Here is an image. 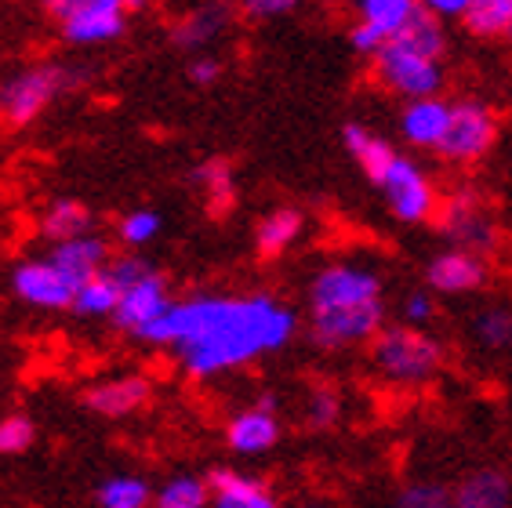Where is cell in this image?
Returning a JSON list of instances; mask_svg holds the SVG:
<instances>
[{
  "label": "cell",
  "instance_id": "obj_1",
  "mask_svg": "<svg viewBox=\"0 0 512 508\" xmlns=\"http://www.w3.org/2000/svg\"><path fill=\"white\" fill-rule=\"evenodd\" d=\"M298 334V313L273 294H193L149 327L146 345L175 352L193 381H211L280 352Z\"/></svg>",
  "mask_w": 512,
  "mask_h": 508
},
{
  "label": "cell",
  "instance_id": "obj_2",
  "mask_svg": "<svg viewBox=\"0 0 512 508\" xmlns=\"http://www.w3.org/2000/svg\"><path fill=\"white\" fill-rule=\"evenodd\" d=\"M309 338L327 352L375 342L385 327L382 276L371 265L331 262L309 280Z\"/></svg>",
  "mask_w": 512,
  "mask_h": 508
},
{
  "label": "cell",
  "instance_id": "obj_3",
  "mask_svg": "<svg viewBox=\"0 0 512 508\" xmlns=\"http://www.w3.org/2000/svg\"><path fill=\"white\" fill-rule=\"evenodd\" d=\"M80 69L66 62H33V66L0 80V120L8 127H26L44 113L59 95L80 84Z\"/></svg>",
  "mask_w": 512,
  "mask_h": 508
},
{
  "label": "cell",
  "instance_id": "obj_4",
  "mask_svg": "<svg viewBox=\"0 0 512 508\" xmlns=\"http://www.w3.org/2000/svg\"><path fill=\"white\" fill-rule=\"evenodd\" d=\"M371 360L382 378L400 385H422L444 367V345L429 331L393 323V327H382V334L371 342Z\"/></svg>",
  "mask_w": 512,
  "mask_h": 508
},
{
  "label": "cell",
  "instance_id": "obj_5",
  "mask_svg": "<svg viewBox=\"0 0 512 508\" xmlns=\"http://www.w3.org/2000/svg\"><path fill=\"white\" fill-rule=\"evenodd\" d=\"M436 225L458 251H473L483 258L498 247V222H494L491 207L483 204V196L473 189H458L447 200H440Z\"/></svg>",
  "mask_w": 512,
  "mask_h": 508
},
{
  "label": "cell",
  "instance_id": "obj_6",
  "mask_svg": "<svg viewBox=\"0 0 512 508\" xmlns=\"http://www.w3.org/2000/svg\"><path fill=\"white\" fill-rule=\"evenodd\" d=\"M375 80L385 91L418 102V98H436L444 88V59H425V55H407V51L385 44L371 59Z\"/></svg>",
  "mask_w": 512,
  "mask_h": 508
},
{
  "label": "cell",
  "instance_id": "obj_7",
  "mask_svg": "<svg viewBox=\"0 0 512 508\" xmlns=\"http://www.w3.org/2000/svg\"><path fill=\"white\" fill-rule=\"evenodd\" d=\"M375 186L382 189L385 204H389V211L400 222H411V225L429 222L440 211L436 186L429 182V175H425L422 167L414 164L411 157H404V153H396V160L389 164V171L378 178Z\"/></svg>",
  "mask_w": 512,
  "mask_h": 508
},
{
  "label": "cell",
  "instance_id": "obj_8",
  "mask_svg": "<svg viewBox=\"0 0 512 508\" xmlns=\"http://www.w3.org/2000/svg\"><path fill=\"white\" fill-rule=\"evenodd\" d=\"M498 142V117H494L491 106H483L476 98H462L454 102V117L451 131L440 142V157L451 160V164H476L494 149Z\"/></svg>",
  "mask_w": 512,
  "mask_h": 508
},
{
  "label": "cell",
  "instance_id": "obj_9",
  "mask_svg": "<svg viewBox=\"0 0 512 508\" xmlns=\"http://www.w3.org/2000/svg\"><path fill=\"white\" fill-rule=\"evenodd\" d=\"M128 15L124 0H77L55 26L69 48H102L128 30Z\"/></svg>",
  "mask_w": 512,
  "mask_h": 508
},
{
  "label": "cell",
  "instance_id": "obj_10",
  "mask_svg": "<svg viewBox=\"0 0 512 508\" xmlns=\"http://www.w3.org/2000/svg\"><path fill=\"white\" fill-rule=\"evenodd\" d=\"M11 291L19 302H26L30 309H44V313L73 309V298H77V287L69 284L66 273L51 262L48 254L44 258H22L11 269Z\"/></svg>",
  "mask_w": 512,
  "mask_h": 508
},
{
  "label": "cell",
  "instance_id": "obj_11",
  "mask_svg": "<svg viewBox=\"0 0 512 508\" xmlns=\"http://www.w3.org/2000/svg\"><path fill=\"white\" fill-rule=\"evenodd\" d=\"M171 305H175V298H171V287H168V280H164V273H160V269H149L142 280L124 287L113 323H117L124 334H131V338L142 342L149 327H157V323L171 313Z\"/></svg>",
  "mask_w": 512,
  "mask_h": 508
},
{
  "label": "cell",
  "instance_id": "obj_12",
  "mask_svg": "<svg viewBox=\"0 0 512 508\" xmlns=\"http://www.w3.org/2000/svg\"><path fill=\"white\" fill-rule=\"evenodd\" d=\"M237 19V4L229 0H197L171 22V44L186 55H207L215 40L226 37V30Z\"/></svg>",
  "mask_w": 512,
  "mask_h": 508
},
{
  "label": "cell",
  "instance_id": "obj_13",
  "mask_svg": "<svg viewBox=\"0 0 512 508\" xmlns=\"http://www.w3.org/2000/svg\"><path fill=\"white\" fill-rule=\"evenodd\" d=\"M280 440V418H276V400L273 396H262L258 403L237 411L226 425V443L233 454H244V458H255V454H266Z\"/></svg>",
  "mask_w": 512,
  "mask_h": 508
},
{
  "label": "cell",
  "instance_id": "obj_14",
  "mask_svg": "<svg viewBox=\"0 0 512 508\" xmlns=\"http://www.w3.org/2000/svg\"><path fill=\"white\" fill-rule=\"evenodd\" d=\"M425 284L436 294H469L487 284V262L473 251H440L425 265Z\"/></svg>",
  "mask_w": 512,
  "mask_h": 508
},
{
  "label": "cell",
  "instance_id": "obj_15",
  "mask_svg": "<svg viewBox=\"0 0 512 508\" xmlns=\"http://www.w3.org/2000/svg\"><path fill=\"white\" fill-rule=\"evenodd\" d=\"M454 117V102L447 98H418V102H407L404 113H400V135L418 149H440V142L451 131Z\"/></svg>",
  "mask_w": 512,
  "mask_h": 508
},
{
  "label": "cell",
  "instance_id": "obj_16",
  "mask_svg": "<svg viewBox=\"0 0 512 508\" xmlns=\"http://www.w3.org/2000/svg\"><path fill=\"white\" fill-rule=\"evenodd\" d=\"M48 258L66 273V280L73 287H84L91 276L106 273V265L113 262L106 236H99V233H88V236H77V240H66V244H55L48 251Z\"/></svg>",
  "mask_w": 512,
  "mask_h": 508
},
{
  "label": "cell",
  "instance_id": "obj_17",
  "mask_svg": "<svg viewBox=\"0 0 512 508\" xmlns=\"http://www.w3.org/2000/svg\"><path fill=\"white\" fill-rule=\"evenodd\" d=\"M149 400V381L142 374H117L84 392V407L99 418H128Z\"/></svg>",
  "mask_w": 512,
  "mask_h": 508
},
{
  "label": "cell",
  "instance_id": "obj_18",
  "mask_svg": "<svg viewBox=\"0 0 512 508\" xmlns=\"http://www.w3.org/2000/svg\"><path fill=\"white\" fill-rule=\"evenodd\" d=\"M207 483H211V508H280L273 490L247 472L215 469Z\"/></svg>",
  "mask_w": 512,
  "mask_h": 508
},
{
  "label": "cell",
  "instance_id": "obj_19",
  "mask_svg": "<svg viewBox=\"0 0 512 508\" xmlns=\"http://www.w3.org/2000/svg\"><path fill=\"white\" fill-rule=\"evenodd\" d=\"M37 229L55 247V244H66V240H77V236L95 233V215H91V207L84 200H77V196H59V200H51L40 211Z\"/></svg>",
  "mask_w": 512,
  "mask_h": 508
},
{
  "label": "cell",
  "instance_id": "obj_20",
  "mask_svg": "<svg viewBox=\"0 0 512 508\" xmlns=\"http://www.w3.org/2000/svg\"><path fill=\"white\" fill-rule=\"evenodd\" d=\"M454 508H512V479L502 469H476L454 487Z\"/></svg>",
  "mask_w": 512,
  "mask_h": 508
},
{
  "label": "cell",
  "instance_id": "obj_21",
  "mask_svg": "<svg viewBox=\"0 0 512 508\" xmlns=\"http://www.w3.org/2000/svg\"><path fill=\"white\" fill-rule=\"evenodd\" d=\"M342 142H345V149H349V157L360 164V171H364L371 182H378V178L389 171V164L396 160V149L364 124H345Z\"/></svg>",
  "mask_w": 512,
  "mask_h": 508
},
{
  "label": "cell",
  "instance_id": "obj_22",
  "mask_svg": "<svg viewBox=\"0 0 512 508\" xmlns=\"http://www.w3.org/2000/svg\"><path fill=\"white\" fill-rule=\"evenodd\" d=\"M306 229V218L298 207H273L255 229V247L262 258H280L284 251L295 247V240Z\"/></svg>",
  "mask_w": 512,
  "mask_h": 508
},
{
  "label": "cell",
  "instance_id": "obj_23",
  "mask_svg": "<svg viewBox=\"0 0 512 508\" xmlns=\"http://www.w3.org/2000/svg\"><path fill=\"white\" fill-rule=\"evenodd\" d=\"M385 44H393V48L407 51V55H425V59H444L447 55V30H444V19H436L429 11H418L411 22H407L404 30L389 37Z\"/></svg>",
  "mask_w": 512,
  "mask_h": 508
},
{
  "label": "cell",
  "instance_id": "obj_24",
  "mask_svg": "<svg viewBox=\"0 0 512 508\" xmlns=\"http://www.w3.org/2000/svg\"><path fill=\"white\" fill-rule=\"evenodd\" d=\"M422 11L418 0H356V22L375 26L385 40L396 37Z\"/></svg>",
  "mask_w": 512,
  "mask_h": 508
},
{
  "label": "cell",
  "instance_id": "obj_25",
  "mask_svg": "<svg viewBox=\"0 0 512 508\" xmlns=\"http://www.w3.org/2000/svg\"><path fill=\"white\" fill-rule=\"evenodd\" d=\"M120 294H124V291H120V284L109 273L91 276L88 284L77 287L73 313H77L80 320H109V316H117Z\"/></svg>",
  "mask_w": 512,
  "mask_h": 508
},
{
  "label": "cell",
  "instance_id": "obj_26",
  "mask_svg": "<svg viewBox=\"0 0 512 508\" xmlns=\"http://www.w3.org/2000/svg\"><path fill=\"white\" fill-rule=\"evenodd\" d=\"M153 494L157 490L149 487L142 476H131V472H117V476H106L95 490V501L99 508H153Z\"/></svg>",
  "mask_w": 512,
  "mask_h": 508
},
{
  "label": "cell",
  "instance_id": "obj_27",
  "mask_svg": "<svg viewBox=\"0 0 512 508\" xmlns=\"http://www.w3.org/2000/svg\"><path fill=\"white\" fill-rule=\"evenodd\" d=\"M193 178H197V186L204 189L211 211H226V207H233V200H237V182H233V167H229V160H222V157L204 160V164L193 171Z\"/></svg>",
  "mask_w": 512,
  "mask_h": 508
},
{
  "label": "cell",
  "instance_id": "obj_28",
  "mask_svg": "<svg viewBox=\"0 0 512 508\" xmlns=\"http://www.w3.org/2000/svg\"><path fill=\"white\" fill-rule=\"evenodd\" d=\"M465 30L476 37L498 40L512 33V0H476L473 8L465 11Z\"/></svg>",
  "mask_w": 512,
  "mask_h": 508
},
{
  "label": "cell",
  "instance_id": "obj_29",
  "mask_svg": "<svg viewBox=\"0 0 512 508\" xmlns=\"http://www.w3.org/2000/svg\"><path fill=\"white\" fill-rule=\"evenodd\" d=\"M153 508H211V483L200 476H175L153 494Z\"/></svg>",
  "mask_w": 512,
  "mask_h": 508
},
{
  "label": "cell",
  "instance_id": "obj_30",
  "mask_svg": "<svg viewBox=\"0 0 512 508\" xmlns=\"http://www.w3.org/2000/svg\"><path fill=\"white\" fill-rule=\"evenodd\" d=\"M160 229H164L160 211H153V207H135V211H128V215H120L117 240L128 247V251H142L146 244L157 240Z\"/></svg>",
  "mask_w": 512,
  "mask_h": 508
},
{
  "label": "cell",
  "instance_id": "obj_31",
  "mask_svg": "<svg viewBox=\"0 0 512 508\" xmlns=\"http://www.w3.org/2000/svg\"><path fill=\"white\" fill-rule=\"evenodd\" d=\"M473 338L487 352H498L512 345V309L505 305H487L473 316Z\"/></svg>",
  "mask_w": 512,
  "mask_h": 508
},
{
  "label": "cell",
  "instance_id": "obj_32",
  "mask_svg": "<svg viewBox=\"0 0 512 508\" xmlns=\"http://www.w3.org/2000/svg\"><path fill=\"white\" fill-rule=\"evenodd\" d=\"M33 418L26 414H8L0 418V458H15V454H26L33 447Z\"/></svg>",
  "mask_w": 512,
  "mask_h": 508
},
{
  "label": "cell",
  "instance_id": "obj_33",
  "mask_svg": "<svg viewBox=\"0 0 512 508\" xmlns=\"http://www.w3.org/2000/svg\"><path fill=\"white\" fill-rule=\"evenodd\" d=\"M454 494L444 487V483H433V479H418L411 487H404L396 494V508H436L451 501Z\"/></svg>",
  "mask_w": 512,
  "mask_h": 508
},
{
  "label": "cell",
  "instance_id": "obj_34",
  "mask_svg": "<svg viewBox=\"0 0 512 508\" xmlns=\"http://www.w3.org/2000/svg\"><path fill=\"white\" fill-rule=\"evenodd\" d=\"M306 418L313 429H331L338 418H342V400H338L335 389H313L306 403Z\"/></svg>",
  "mask_w": 512,
  "mask_h": 508
},
{
  "label": "cell",
  "instance_id": "obj_35",
  "mask_svg": "<svg viewBox=\"0 0 512 508\" xmlns=\"http://www.w3.org/2000/svg\"><path fill=\"white\" fill-rule=\"evenodd\" d=\"M233 4H237V15H244L247 22H273L302 8V0H233Z\"/></svg>",
  "mask_w": 512,
  "mask_h": 508
},
{
  "label": "cell",
  "instance_id": "obj_36",
  "mask_svg": "<svg viewBox=\"0 0 512 508\" xmlns=\"http://www.w3.org/2000/svg\"><path fill=\"white\" fill-rule=\"evenodd\" d=\"M400 313H404V323L407 327H418V331H425L429 323L436 320V302L429 291H411L404 298V305H400Z\"/></svg>",
  "mask_w": 512,
  "mask_h": 508
},
{
  "label": "cell",
  "instance_id": "obj_37",
  "mask_svg": "<svg viewBox=\"0 0 512 508\" xmlns=\"http://www.w3.org/2000/svg\"><path fill=\"white\" fill-rule=\"evenodd\" d=\"M222 73H226V66H222V59H215L211 51H207V55H193V59L186 62V77H189V84H197V88H215L218 80H222Z\"/></svg>",
  "mask_w": 512,
  "mask_h": 508
},
{
  "label": "cell",
  "instance_id": "obj_38",
  "mask_svg": "<svg viewBox=\"0 0 512 508\" xmlns=\"http://www.w3.org/2000/svg\"><path fill=\"white\" fill-rule=\"evenodd\" d=\"M349 44H353L356 55H367V59H375L378 51L385 48V37L375 30V26H364V22H356L353 30H349Z\"/></svg>",
  "mask_w": 512,
  "mask_h": 508
},
{
  "label": "cell",
  "instance_id": "obj_39",
  "mask_svg": "<svg viewBox=\"0 0 512 508\" xmlns=\"http://www.w3.org/2000/svg\"><path fill=\"white\" fill-rule=\"evenodd\" d=\"M418 4L436 19H465V11L473 8L476 0H418Z\"/></svg>",
  "mask_w": 512,
  "mask_h": 508
},
{
  "label": "cell",
  "instance_id": "obj_40",
  "mask_svg": "<svg viewBox=\"0 0 512 508\" xmlns=\"http://www.w3.org/2000/svg\"><path fill=\"white\" fill-rule=\"evenodd\" d=\"M40 4V11H44V15H48V19H55L59 22L62 15H66L69 8H73V4H77V0H37Z\"/></svg>",
  "mask_w": 512,
  "mask_h": 508
},
{
  "label": "cell",
  "instance_id": "obj_41",
  "mask_svg": "<svg viewBox=\"0 0 512 508\" xmlns=\"http://www.w3.org/2000/svg\"><path fill=\"white\" fill-rule=\"evenodd\" d=\"M149 4H153V0H124V8L128 11H142V8H149Z\"/></svg>",
  "mask_w": 512,
  "mask_h": 508
},
{
  "label": "cell",
  "instance_id": "obj_42",
  "mask_svg": "<svg viewBox=\"0 0 512 508\" xmlns=\"http://www.w3.org/2000/svg\"><path fill=\"white\" fill-rule=\"evenodd\" d=\"M436 508H454V498H451V501H444V505H436Z\"/></svg>",
  "mask_w": 512,
  "mask_h": 508
}]
</instances>
